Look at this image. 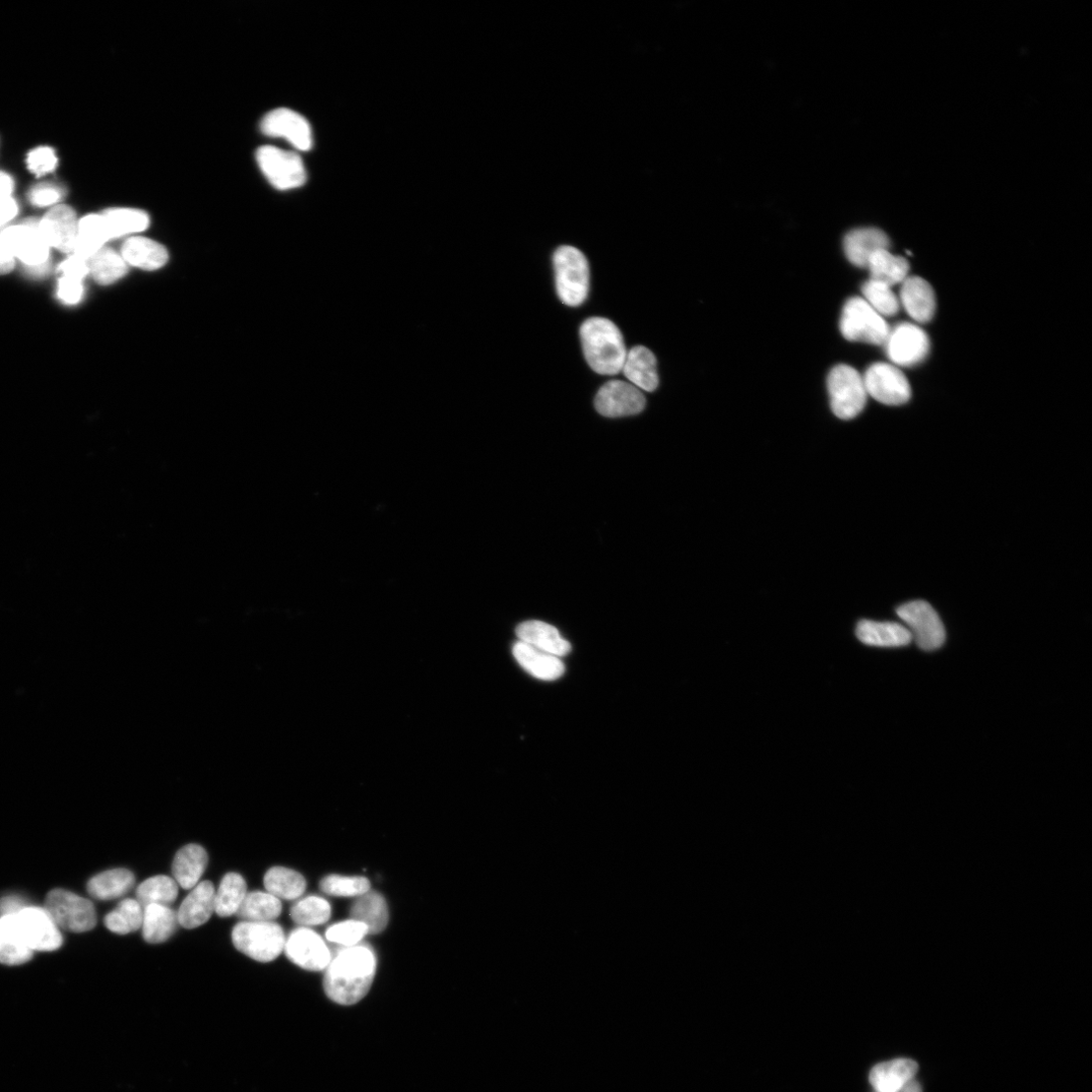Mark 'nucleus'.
<instances>
[{"mask_svg":"<svg viewBox=\"0 0 1092 1092\" xmlns=\"http://www.w3.org/2000/svg\"><path fill=\"white\" fill-rule=\"evenodd\" d=\"M25 908L22 899L16 896L6 897L0 902V914L3 916L17 915Z\"/></svg>","mask_w":1092,"mask_h":1092,"instance_id":"603ef678","label":"nucleus"},{"mask_svg":"<svg viewBox=\"0 0 1092 1092\" xmlns=\"http://www.w3.org/2000/svg\"><path fill=\"white\" fill-rule=\"evenodd\" d=\"M919 1070L911 1059H895L873 1067L869 1080L874 1092H895L915 1079Z\"/></svg>","mask_w":1092,"mask_h":1092,"instance_id":"a878e982","label":"nucleus"},{"mask_svg":"<svg viewBox=\"0 0 1092 1092\" xmlns=\"http://www.w3.org/2000/svg\"><path fill=\"white\" fill-rule=\"evenodd\" d=\"M144 908L137 899L126 898L105 918V926L117 935H127L142 929Z\"/></svg>","mask_w":1092,"mask_h":1092,"instance_id":"58836bf2","label":"nucleus"},{"mask_svg":"<svg viewBox=\"0 0 1092 1092\" xmlns=\"http://www.w3.org/2000/svg\"><path fill=\"white\" fill-rule=\"evenodd\" d=\"M63 196V189L56 184L41 183L31 189L29 200L38 208H47L59 203Z\"/></svg>","mask_w":1092,"mask_h":1092,"instance_id":"49530a36","label":"nucleus"},{"mask_svg":"<svg viewBox=\"0 0 1092 1092\" xmlns=\"http://www.w3.org/2000/svg\"><path fill=\"white\" fill-rule=\"evenodd\" d=\"M368 935L367 928L354 920L345 921L330 927L327 932V938L333 943L345 947H353Z\"/></svg>","mask_w":1092,"mask_h":1092,"instance_id":"c03bdc74","label":"nucleus"},{"mask_svg":"<svg viewBox=\"0 0 1092 1092\" xmlns=\"http://www.w3.org/2000/svg\"><path fill=\"white\" fill-rule=\"evenodd\" d=\"M376 973L373 951L363 945L346 947L338 952L327 969L325 989L336 1003L351 1005L369 991Z\"/></svg>","mask_w":1092,"mask_h":1092,"instance_id":"f257e3e1","label":"nucleus"},{"mask_svg":"<svg viewBox=\"0 0 1092 1092\" xmlns=\"http://www.w3.org/2000/svg\"><path fill=\"white\" fill-rule=\"evenodd\" d=\"M33 953L23 938L17 915L0 918V963L21 966L32 959Z\"/></svg>","mask_w":1092,"mask_h":1092,"instance_id":"cd10ccee","label":"nucleus"},{"mask_svg":"<svg viewBox=\"0 0 1092 1092\" xmlns=\"http://www.w3.org/2000/svg\"><path fill=\"white\" fill-rule=\"evenodd\" d=\"M909 627L913 639L924 651L940 649L946 640L944 624L936 610L926 601L917 600L899 606L896 610Z\"/></svg>","mask_w":1092,"mask_h":1092,"instance_id":"1a4fd4ad","label":"nucleus"},{"mask_svg":"<svg viewBox=\"0 0 1092 1092\" xmlns=\"http://www.w3.org/2000/svg\"><path fill=\"white\" fill-rule=\"evenodd\" d=\"M62 277L71 278L84 282L86 277L90 275L88 261L81 259L77 255H73L69 260L62 263L59 268Z\"/></svg>","mask_w":1092,"mask_h":1092,"instance_id":"09e8293b","label":"nucleus"},{"mask_svg":"<svg viewBox=\"0 0 1092 1092\" xmlns=\"http://www.w3.org/2000/svg\"><path fill=\"white\" fill-rule=\"evenodd\" d=\"M283 928L274 922H241L232 931L234 947L247 957L262 963L276 960L285 950Z\"/></svg>","mask_w":1092,"mask_h":1092,"instance_id":"20e7f679","label":"nucleus"},{"mask_svg":"<svg viewBox=\"0 0 1092 1092\" xmlns=\"http://www.w3.org/2000/svg\"><path fill=\"white\" fill-rule=\"evenodd\" d=\"M513 656L528 673L540 680L554 681L565 671L558 657L538 650L521 640L514 645Z\"/></svg>","mask_w":1092,"mask_h":1092,"instance_id":"5701e85b","label":"nucleus"},{"mask_svg":"<svg viewBox=\"0 0 1092 1092\" xmlns=\"http://www.w3.org/2000/svg\"><path fill=\"white\" fill-rule=\"evenodd\" d=\"M264 882L268 892L279 898L280 901L281 899L294 901V899L301 897L307 888L306 879L302 874L285 867L270 869Z\"/></svg>","mask_w":1092,"mask_h":1092,"instance_id":"c9c22d12","label":"nucleus"},{"mask_svg":"<svg viewBox=\"0 0 1092 1092\" xmlns=\"http://www.w3.org/2000/svg\"><path fill=\"white\" fill-rule=\"evenodd\" d=\"M14 187V179L9 174L0 172V198L11 197Z\"/></svg>","mask_w":1092,"mask_h":1092,"instance_id":"864d4df0","label":"nucleus"},{"mask_svg":"<svg viewBox=\"0 0 1092 1092\" xmlns=\"http://www.w3.org/2000/svg\"><path fill=\"white\" fill-rule=\"evenodd\" d=\"M889 359L898 366H913L929 354L930 339L918 326L902 324L890 330L885 342Z\"/></svg>","mask_w":1092,"mask_h":1092,"instance_id":"ddd939ff","label":"nucleus"},{"mask_svg":"<svg viewBox=\"0 0 1092 1092\" xmlns=\"http://www.w3.org/2000/svg\"><path fill=\"white\" fill-rule=\"evenodd\" d=\"M135 881V875L130 870L112 869L92 878L88 883V891L99 901H112L131 891Z\"/></svg>","mask_w":1092,"mask_h":1092,"instance_id":"c756f323","label":"nucleus"},{"mask_svg":"<svg viewBox=\"0 0 1092 1092\" xmlns=\"http://www.w3.org/2000/svg\"><path fill=\"white\" fill-rule=\"evenodd\" d=\"M16 260L34 277L45 276L50 269V249L39 227V221L29 219L2 231Z\"/></svg>","mask_w":1092,"mask_h":1092,"instance_id":"423d86ee","label":"nucleus"},{"mask_svg":"<svg viewBox=\"0 0 1092 1092\" xmlns=\"http://www.w3.org/2000/svg\"><path fill=\"white\" fill-rule=\"evenodd\" d=\"M84 294L83 282L66 277L59 280L57 295L64 304L77 305L83 300Z\"/></svg>","mask_w":1092,"mask_h":1092,"instance_id":"de8ad7c7","label":"nucleus"},{"mask_svg":"<svg viewBox=\"0 0 1092 1092\" xmlns=\"http://www.w3.org/2000/svg\"><path fill=\"white\" fill-rule=\"evenodd\" d=\"M17 918L23 938L32 951L52 952L62 946L60 929L45 909L26 907Z\"/></svg>","mask_w":1092,"mask_h":1092,"instance_id":"dca6fc26","label":"nucleus"},{"mask_svg":"<svg viewBox=\"0 0 1092 1092\" xmlns=\"http://www.w3.org/2000/svg\"><path fill=\"white\" fill-rule=\"evenodd\" d=\"M556 292L569 307H579L590 290V268L586 256L572 246H560L553 253Z\"/></svg>","mask_w":1092,"mask_h":1092,"instance_id":"7ed1b4c3","label":"nucleus"},{"mask_svg":"<svg viewBox=\"0 0 1092 1092\" xmlns=\"http://www.w3.org/2000/svg\"><path fill=\"white\" fill-rule=\"evenodd\" d=\"M868 396L887 406L906 404L912 396L910 382L904 372L890 363L872 364L863 375Z\"/></svg>","mask_w":1092,"mask_h":1092,"instance_id":"9b49d317","label":"nucleus"},{"mask_svg":"<svg viewBox=\"0 0 1092 1092\" xmlns=\"http://www.w3.org/2000/svg\"><path fill=\"white\" fill-rule=\"evenodd\" d=\"M256 161L271 184L280 190L300 187L307 180L303 160L294 152L264 146L257 150Z\"/></svg>","mask_w":1092,"mask_h":1092,"instance_id":"9d476101","label":"nucleus"},{"mask_svg":"<svg viewBox=\"0 0 1092 1092\" xmlns=\"http://www.w3.org/2000/svg\"><path fill=\"white\" fill-rule=\"evenodd\" d=\"M625 377L637 389L654 392L659 385L657 358L644 346L631 348L626 355L622 370Z\"/></svg>","mask_w":1092,"mask_h":1092,"instance_id":"412c9836","label":"nucleus"},{"mask_svg":"<svg viewBox=\"0 0 1092 1092\" xmlns=\"http://www.w3.org/2000/svg\"><path fill=\"white\" fill-rule=\"evenodd\" d=\"M209 862L206 850L195 844L181 848L172 863L173 879L185 890L196 887L204 875Z\"/></svg>","mask_w":1092,"mask_h":1092,"instance_id":"393cba45","label":"nucleus"},{"mask_svg":"<svg viewBox=\"0 0 1092 1092\" xmlns=\"http://www.w3.org/2000/svg\"><path fill=\"white\" fill-rule=\"evenodd\" d=\"M840 329L853 342L885 344L890 329L884 319L863 298L855 297L844 306Z\"/></svg>","mask_w":1092,"mask_h":1092,"instance_id":"0eeeda50","label":"nucleus"},{"mask_svg":"<svg viewBox=\"0 0 1092 1092\" xmlns=\"http://www.w3.org/2000/svg\"><path fill=\"white\" fill-rule=\"evenodd\" d=\"M863 299L882 317L894 316L901 307L892 288L880 282L869 280L862 288Z\"/></svg>","mask_w":1092,"mask_h":1092,"instance_id":"79ce46f5","label":"nucleus"},{"mask_svg":"<svg viewBox=\"0 0 1092 1092\" xmlns=\"http://www.w3.org/2000/svg\"><path fill=\"white\" fill-rule=\"evenodd\" d=\"M102 215L110 239L143 232L150 224L149 216L137 209L113 208Z\"/></svg>","mask_w":1092,"mask_h":1092,"instance_id":"f704fd0d","label":"nucleus"},{"mask_svg":"<svg viewBox=\"0 0 1092 1092\" xmlns=\"http://www.w3.org/2000/svg\"><path fill=\"white\" fill-rule=\"evenodd\" d=\"M283 911L282 902L269 892L247 893L237 913L244 922H274Z\"/></svg>","mask_w":1092,"mask_h":1092,"instance_id":"72a5a7b5","label":"nucleus"},{"mask_svg":"<svg viewBox=\"0 0 1092 1092\" xmlns=\"http://www.w3.org/2000/svg\"><path fill=\"white\" fill-rule=\"evenodd\" d=\"M216 890L212 882L203 881L192 888L177 913L178 924L187 930L205 925L215 913Z\"/></svg>","mask_w":1092,"mask_h":1092,"instance_id":"a211bd4d","label":"nucleus"},{"mask_svg":"<svg viewBox=\"0 0 1092 1092\" xmlns=\"http://www.w3.org/2000/svg\"><path fill=\"white\" fill-rule=\"evenodd\" d=\"M517 634L526 644L558 658L566 656L571 650L569 642L559 631L543 621L524 622L518 627Z\"/></svg>","mask_w":1092,"mask_h":1092,"instance_id":"6ab92c4d","label":"nucleus"},{"mask_svg":"<svg viewBox=\"0 0 1092 1092\" xmlns=\"http://www.w3.org/2000/svg\"><path fill=\"white\" fill-rule=\"evenodd\" d=\"M178 896V884L173 878L157 875L142 882L137 890V901L143 908L157 905L171 906Z\"/></svg>","mask_w":1092,"mask_h":1092,"instance_id":"4c0bfd02","label":"nucleus"},{"mask_svg":"<svg viewBox=\"0 0 1092 1092\" xmlns=\"http://www.w3.org/2000/svg\"><path fill=\"white\" fill-rule=\"evenodd\" d=\"M266 136L283 138L300 151L313 147L312 128L309 121L290 109H277L269 112L261 123Z\"/></svg>","mask_w":1092,"mask_h":1092,"instance_id":"2eb2a0df","label":"nucleus"},{"mask_svg":"<svg viewBox=\"0 0 1092 1092\" xmlns=\"http://www.w3.org/2000/svg\"><path fill=\"white\" fill-rule=\"evenodd\" d=\"M646 404L645 395L639 389L620 379L606 382L595 399L596 410L608 418L636 415L644 411Z\"/></svg>","mask_w":1092,"mask_h":1092,"instance_id":"4468645a","label":"nucleus"},{"mask_svg":"<svg viewBox=\"0 0 1092 1092\" xmlns=\"http://www.w3.org/2000/svg\"><path fill=\"white\" fill-rule=\"evenodd\" d=\"M39 227L51 248L66 253L75 252L79 221L72 208L54 207L39 221Z\"/></svg>","mask_w":1092,"mask_h":1092,"instance_id":"f3484780","label":"nucleus"},{"mask_svg":"<svg viewBox=\"0 0 1092 1092\" xmlns=\"http://www.w3.org/2000/svg\"><path fill=\"white\" fill-rule=\"evenodd\" d=\"M320 887L331 896L358 897L370 890V883L364 877L330 875L321 881Z\"/></svg>","mask_w":1092,"mask_h":1092,"instance_id":"37998d69","label":"nucleus"},{"mask_svg":"<svg viewBox=\"0 0 1092 1092\" xmlns=\"http://www.w3.org/2000/svg\"><path fill=\"white\" fill-rule=\"evenodd\" d=\"M247 893L246 881L240 874H226L216 891L215 913L221 918L237 915Z\"/></svg>","mask_w":1092,"mask_h":1092,"instance_id":"e433bc0d","label":"nucleus"},{"mask_svg":"<svg viewBox=\"0 0 1092 1092\" xmlns=\"http://www.w3.org/2000/svg\"><path fill=\"white\" fill-rule=\"evenodd\" d=\"M830 407L842 420L856 418L865 408L868 394L863 375L847 364L834 366L827 376Z\"/></svg>","mask_w":1092,"mask_h":1092,"instance_id":"39448f33","label":"nucleus"},{"mask_svg":"<svg viewBox=\"0 0 1092 1092\" xmlns=\"http://www.w3.org/2000/svg\"><path fill=\"white\" fill-rule=\"evenodd\" d=\"M44 909L59 929L85 933L92 931L97 925L94 904L68 890H52L46 898Z\"/></svg>","mask_w":1092,"mask_h":1092,"instance_id":"6e6552de","label":"nucleus"},{"mask_svg":"<svg viewBox=\"0 0 1092 1092\" xmlns=\"http://www.w3.org/2000/svg\"><path fill=\"white\" fill-rule=\"evenodd\" d=\"M866 268L870 272L871 280L891 288L903 284L909 278L910 272L908 261L902 256L892 254L888 249L873 254Z\"/></svg>","mask_w":1092,"mask_h":1092,"instance_id":"2f4dec72","label":"nucleus"},{"mask_svg":"<svg viewBox=\"0 0 1092 1092\" xmlns=\"http://www.w3.org/2000/svg\"><path fill=\"white\" fill-rule=\"evenodd\" d=\"M120 255L126 265L145 271L158 270L168 261L164 246L140 236L128 238L121 247Z\"/></svg>","mask_w":1092,"mask_h":1092,"instance_id":"bb28decb","label":"nucleus"},{"mask_svg":"<svg viewBox=\"0 0 1092 1092\" xmlns=\"http://www.w3.org/2000/svg\"><path fill=\"white\" fill-rule=\"evenodd\" d=\"M895 1092H923V1088L919 1081L913 1079L912 1081L908 1082L904 1087L898 1089Z\"/></svg>","mask_w":1092,"mask_h":1092,"instance_id":"5fc2aeb1","label":"nucleus"},{"mask_svg":"<svg viewBox=\"0 0 1092 1092\" xmlns=\"http://www.w3.org/2000/svg\"><path fill=\"white\" fill-rule=\"evenodd\" d=\"M584 354L590 367L602 375L621 372L627 350L623 336L612 321L593 317L580 328Z\"/></svg>","mask_w":1092,"mask_h":1092,"instance_id":"f03ea898","label":"nucleus"},{"mask_svg":"<svg viewBox=\"0 0 1092 1092\" xmlns=\"http://www.w3.org/2000/svg\"><path fill=\"white\" fill-rule=\"evenodd\" d=\"M330 917L329 903L318 896L306 897L291 909L293 921L304 927L324 925Z\"/></svg>","mask_w":1092,"mask_h":1092,"instance_id":"a19ab883","label":"nucleus"},{"mask_svg":"<svg viewBox=\"0 0 1092 1092\" xmlns=\"http://www.w3.org/2000/svg\"><path fill=\"white\" fill-rule=\"evenodd\" d=\"M19 213V205L12 197L0 198V227L9 224Z\"/></svg>","mask_w":1092,"mask_h":1092,"instance_id":"3c124183","label":"nucleus"},{"mask_svg":"<svg viewBox=\"0 0 1092 1092\" xmlns=\"http://www.w3.org/2000/svg\"><path fill=\"white\" fill-rule=\"evenodd\" d=\"M15 265L16 257L2 232H0V275L11 273Z\"/></svg>","mask_w":1092,"mask_h":1092,"instance_id":"8fccbe9b","label":"nucleus"},{"mask_svg":"<svg viewBox=\"0 0 1092 1092\" xmlns=\"http://www.w3.org/2000/svg\"><path fill=\"white\" fill-rule=\"evenodd\" d=\"M27 164L31 172L43 176L55 170L58 159L52 148L39 147L29 153Z\"/></svg>","mask_w":1092,"mask_h":1092,"instance_id":"a18cd8bd","label":"nucleus"},{"mask_svg":"<svg viewBox=\"0 0 1092 1092\" xmlns=\"http://www.w3.org/2000/svg\"><path fill=\"white\" fill-rule=\"evenodd\" d=\"M351 919L363 924L369 935H377L389 924L387 902L379 893L369 890L357 897L350 910Z\"/></svg>","mask_w":1092,"mask_h":1092,"instance_id":"c85d7f7f","label":"nucleus"},{"mask_svg":"<svg viewBox=\"0 0 1092 1092\" xmlns=\"http://www.w3.org/2000/svg\"><path fill=\"white\" fill-rule=\"evenodd\" d=\"M887 235L877 228H860L849 232L844 239V250L848 261L858 268H866L872 255L888 249Z\"/></svg>","mask_w":1092,"mask_h":1092,"instance_id":"4be33fe9","label":"nucleus"},{"mask_svg":"<svg viewBox=\"0 0 1092 1092\" xmlns=\"http://www.w3.org/2000/svg\"><path fill=\"white\" fill-rule=\"evenodd\" d=\"M856 634L863 644L879 648L906 647L913 640L908 627L896 622L862 620Z\"/></svg>","mask_w":1092,"mask_h":1092,"instance_id":"aec40b11","label":"nucleus"},{"mask_svg":"<svg viewBox=\"0 0 1092 1092\" xmlns=\"http://www.w3.org/2000/svg\"><path fill=\"white\" fill-rule=\"evenodd\" d=\"M90 275L101 285H109L126 274V264L121 255L103 248L88 261Z\"/></svg>","mask_w":1092,"mask_h":1092,"instance_id":"ea45409f","label":"nucleus"},{"mask_svg":"<svg viewBox=\"0 0 1092 1092\" xmlns=\"http://www.w3.org/2000/svg\"><path fill=\"white\" fill-rule=\"evenodd\" d=\"M177 914L169 907L152 905L144 908L142 935L149 944L166 942L178 926Z\"/></svg>","mask_w":1092,"mask_h":1092,"instance_id":"473e14b6","label":"nucleus"},{"mask_svg":"<svg viewBox=\"0 0 1092 1092\" xmlns=\"http://www.w3.org/2000/svg\"><path fill=\"white\" fill-rule=\"evenodd\" d=\"M284 951L294 965L310 972L327 971L332 960L325 940L305 927L290 934Z\"/></svg>","mask_w":1092,"mask_h":1092,"instance_id":"f8f14e48","label":"nucleus"},{"mask_svg":"<svg viewBox=\"0 0 1092 1092\" xmlns=\"http://www.w3.org/2000/svg\"><path fill=\"white\" fill-rule=\"evenodd\" d=\"M109 240L110 238L103 215H88L79 221L74 253L81 259L89 261L104 248L105 243Z\"/></svg>","mask_w":1092,"mask_h":1092,"instance_id":"7c9ffc66","label":"nucleus"},{"mask_svg":"<svg viewBox=\"0 0 1092 1092\" xmlns=\"http://www.w3.org/2000/svg\"><path fill=\"white\" fill-rule=\"evenodd\" d=\"M918 324H928L935 315L936 296L932 286L922 278H908L903 283L901 302Z\"/></svg>","mask_w":1092,"mask_h":1092,"instance_id":"b1692460","label":"nucleus"}]
</instances>
